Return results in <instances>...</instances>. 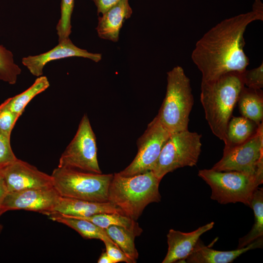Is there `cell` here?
<instances>
[{
  "mask_svg": "<svg viewBox=\"0 0 263 263\" xmlns=\"http://www.w3.org/2000/svg\"><path fill=\"white\" fill-rule=\"evenodd\" d=\"M60 197L53 186L8 192L2 203L1 214L9 210H24L49 216L55 212Z\"/></svg>",
  "mask_w": 263,
  "mask_h": 263,
  "instance_id": "cell-11",
  "label": "cell"
},
{
  "mask_svg": "<svg viewBox=\"0 0 263 263\" xmlns=\"http://www.w3.org/2000/svg\"><path fill=\"white\" fill-rule=\"evenodd\" d=\"M49 86V81L46 76L38 77L29 88L19 94L7 98L4 103L9 109L20 117L26 106L32 99Z\"/></svg>",
  "mask_w": 263,
  "mask_h": 263,
  "instance_id": "cell-21",
  "label": "cell"
},
{
  "mask_svg": "<svg viewBox=\"0 0 263 263\" xmlns=\"http://www.w3.org/2000/svg\"><path fill=\"white\" fill-rule=\"evenodd\" d=\"M94 3L98 15L103 14L109 8L117 3L120 0H92Z\"/></svg>",
  "mask_w": 263,
  "mask_h": 263,
  "instance_id": "cell-31",
  "label": "cell"
},
{
  "mask_svg": "<svg viewBox=\"0 0 263 263\" xmlns=\"http://www.w3.org/2000/svg\"><path fill=\"white\" fill-rule=\"evenodd\" d=\"M167 75L166 95L157 116L173 133L188 130L194 98L190 79L182 67L175 66Z\"/></svg>",
  "mask_w": 263,
  "mask_h": 263,
  "instance_id": "cell-4",
  "label": "cell"
},
{
  "mask_svg": "<svg viewBox=\"0 0 263 263\" xmlns=\"http://www.w3.org/2000/svg\"><path fill=\"white\" fill-rule=\"evenodd\" d=\"M104 243L106 247V252L113 263L121 262L134 263L116 244L109 241H105Z\"/></svg>",
  "mask_w": 263,
  "mask_h": 263,
  "instance_id": "cell-30",
  "label": "cell"
},
{
  "mask_svg": "<svg viewBox=\"0 0 263 263\" xmlns=\"http://www.w3.org/2000/svg\"><path fill=\"white\" fill-rule=\"evenodd\" d=\"M48 216L52 220L73 228L84 238L99 239L103 242L109 241L115 244L104 229L89 221L62 215L56 212H54Z\"/></svg>",
  "mask_w": 263,
  "mask_h": 263,
  "instance_id": "cell-19",
  "label": "cell"
},
{
  "mask_svg": "<svg viewBox=\"0 0 263 263\" xmlns=\"http://www.w3.org/2000/svg\"><path fill=\"white\" fill-rule=\"evenodd\" d=\"M263 245V237L242 248L230 251H220L205 245L199 239L185 261L188 263H229L243 253L250 250L262 248Z\"/></svg>",
  "mask_w": 263,
  "mask_h": 263,
  "instance_id": "cell-15",
  "label": "cell"
},
{
  "mask_svg": "<svg viewBox=\"0 0 263 263\" xmlns=\"http://www.w3.org/2000/svg\"><path fill=\"white\" fill-rule=\"evenodd\" d=\"M74 3L75 0H61L60 18L56 27L58 42L69 38L71 33V19Z\"/></svg>",
  "mask_w": 263,
  "mask_h": 263,
  "instance_id": "cell-26",
  "label": "cell"
},
{
  "mask_svg": "<svg viewBox=\"0 0 263 263\" xmlns=\"http://www.w3.org/2000/svg\"><path fill=\"white\" fill-rule=\"evenodd\" d=\"M21 72V69L14 62L12 53L0 45V80L14 85Z\"/></svg>",
  "mask_w": 263,
  "mask_h": 263,
  "instance_id": "cell-25",
  "label": "cell"
},
{
  "mask_svg": "<svg viewBox=\"0 0 263 263\" xmlns=\"http://www.w3.org/2000/svg\"><path fill=\"white\" fill-rule=\"evenodd\" d=\"M19 116L4 103L0 105V130L11 137L12 131Z\"/></svg>",
  "mask_w": 263,
  "mask_h": 263,
  "instance_id": "cell-29",
  "label": "cell"
},
{
  "mask_svg": "<svg viewBox=\"0 0 263 263\" xmlns=\"http://www.w3.org/2000/svg\"><path fill=\"white\" fill-rule=\"evenodd\" d=\"M256 20L263 21V14L252 10L225 19L198 40L191 57L202 74V81L246 69L249 61L244 51V35L248 25Z\"/></svg>",
  "mask_w": 263,
  "mask_h": 263,
  "instance_id": "cell-1",
  "label": "cell"
},
{
  "mask_svg": "<svg viewBox=\"0 0 263 263\" xmlns=\"http://www.w3.org/2000/svg\"><path fill=\"white\" fill-rule=\"evenodd\" d=\"M132 13L129 0H120L98 18L96 28L98 37L117 42L124 22L131 17Z\"/></svg>",
  "mask_w": 263,
  "mask_h": 263,
  "instance_id": "cell-16",
  "label": "cell"
},
{
  "mask_svg": "<svg viewBox=\"0 0 263 263\" xmlns=\"http://www.w3.org/2000/svg\"><path fill=\"white\" fill-rule=\"evenodd\" d=\"M244 86L242 72L237 71L201 81L200 101L206 119L213 134L224 143L228 122Z\"/></svg>",
  "mask_w": 263,
  "mask_h": 263,
  "instance_id": "cell-2",
  "label": "cell"
},
{
  "mask_svg": "<svg viewBox=\"0 0 263 263\" xmlns=\"http://www.w3.org/2000/svg\"><path fill=\"white\" fill-rule=\"evenodd\" d=\"M259 125L243 116L232 117L227 126L224 149L244 143L256 132Z\"/></svg>",
  "mask_w": 263,
  "mask_h": 263,
  "instance_id": "cell-20",
  "label": "cell"
},
{
  "mask_svg": "<svg viewBox=\"0 0 263 263\" xmlns=\"http://www.w3.org/2000/svg\"><path fill=\"white\" fill-rule=\"evenodd\" d=\"M214 223L211 222L190 232H183L170 229L167 234L168 252L162 263L182 261L190 255L200 237L211 229Z\"/></svg>",
  "mask_w": 263,
  "mask_h": 263,
  "instance_id": "cell-14",
  "label": "cell"
},
{
  "mask_svg": "<svg viewBox=\"0 0 263 263\" xmlns=\"http://www.w3.org/2000/svg\"><path fill=\"white\" fill-rule=\"evenodd\" d=\"M202 135L188 130L171 133L151 170L160 181L167 173L198 162L201 152Z\"/></svg>",
  "mask_w": 263,
  "mask_h": 263,
  "instance_id": "cell-7",
  "label": "cell"
},
{
  "mask_svg": "<svg viewBox=\"0 0 263 263\" xmlns=\"http://www.w3.org/2000/svg\"><path fill=\"white\" fill-rule=\"evenodd\" d=\"M250 207L254 214V223L246 235L239 240L238 248L244 247L263 237V188H258L252 196Z\"/></svg>",
  "mask_w": 263,
  "mask_h": 263,
  "instance_id": "cell-22",
  "label": "cell"
},
{
  "mask_svg": "<svg viewBox=\"0 0 263 263\" xmlns=\"http://www.w3.org/2000/svg\"><path fill=\"white\" fill-rule=\"evenodd\" d=\"M55 212L82 217L101 213H116L124 215L119 208L110 202H96L61 196L55 208Z\"/></svg>",
  "mask_w": 263,
  "mask_h": 263,
  "instance_id": "cell-17",
  "label": "cell"
},
{
  "mask_svg": "<svg viewBox=\"0 0 263 263\" xmlns=\"http://www.w3.org/2000/svg\"><path fill=\"white\" fill-rule=\"evenodd\" d=\"M241 115L259 125L263 122V92L245 87L241 90L237 101Z\"/></svg>",
  "mask_w": 263,
  "mask_h": 263,
  "instance_id": "cell-18",
  "label": "cell"
},
{
  "mask_svg": "<svg viewBox=\"0 0 263 263\" xmlns=\"http://www.w3.org/2000/svg\"><path fill=\"white\" fill-rule=\"evenodd\" d=\"M97 151L95 135L89 119L85 114L75 136L61 154L58 167L102 173Z\"/></svg>",
  "mask_w": 263,
  "mask_h": 263,
  "instance_id": "cell-8",
  "label": "cell"
},
{
  "mask_svg": "<svg viewBox=\"0 0 263 263\" xmlns=\"http://www.w3.org/2000/svg\"><path fill=\"white\" fill-rule=\"evenodd\" d=\"M51 175L53 187L61 197L109 202V188L113 174L96 173L57 166Z\"/></svg>",
  "mask_w": 263,
  "mask_h": 263,
  "instance_id": "cell-5",
  "label": "cell"
},
{
  "mask_svg": "<svg viewBox=\"0 0 263 263\" xmlns=\"http://www.w3.org/2000/svg\"><path fill=\"white\" fill-rule=\"evenodd\" d=\"M243 80L245 87L255 89L263 88V63L258 67L245 69L242 72Z\"/></svg>",
  "mask_w": 263,
  "mask_h": 263,
  "instance_id": "cell-27",
  "label": "cell"
},
{
  "mask_svg": "<svg viewBox=\"0 0 263 263\" xmlns=\"http://www.w3.org/2000/svg\"><path fill=\"white\" fill-rule=\"evenodd\" d=\"M2 171L8 192L53 186L51 175L18 158Z\"/></svg>",
  "mask_w": 263,
  "mask_h": 263,
  "instance_id": "cell-12",
  "label": "cell"
},
{
  "mask_svg": "<svg viewBox=\"0 0 263 263\" xmlns=\"http://www.w3.org/2000/svg\"><path fill=\"white\" fill-rule=\"evenodd\" d=\"M8 192L7 187L4 179L2 169H0V217L1 216V208L4 199Z\"/></svg>",
  "mask_w": 263,
  "mask_h": 263,
  "instance_id": "cell-32",
  "label": "cell"
},
{
  "mask_svg": "<svg viewBox=\"0 0 263 263\" xmlns=\"http://www.w3.org/2000/svg\"><path fill=\"white\" fill-rule=\"evenodd\" d=\"M211 169L263 176V122L259 126L256 132L245 142L224 149L222 158Z\"/></svg>",
  "mask_w": 263,
  "mask_h": 263,
  "instance_id": "cell-9",
  "label": "cell"
},
{
  "mask_svg": "<svg viewBox=\"0 0 263 263\" xmlns=\"http://www.w3.org/2000/svg\"><path fill=\"white\" fill-rule=\"evenodd\" d=\"M17 159L11 147L10 137L0 130V169H2Z\"/></svg>",
  "mask_w": 263,
  "mask_h": 263,
  "instance_id": "cell-28",
  "label": "cell"
},
{
  "mask_svg": "<svg viewBox=\"0 0 263 263\" xmlns=\"http://www.w3.org/2000/svg\"><path fill=\"white\" fill-rule=\"evenodd\" d=\"M3 229V226L0 223V233L2 231V230Z\"/></svg>",
  "mask_w": 263,
  "mask_h": 263,
  "instance_id": "cell-34",
  "label": "cell"
},
{
  "mask_svg": "<svg viewBox=\"0 0 263 263\" xmlns=\"http://www.w3.org/2000/svg\"><path fill=\"white\" fill-rule=\"evenodd\" d=\"M70 57H81L97 62L102 59V55L92 53L75 46L69 38L59 42L50 51L39 55L28 56L22 59V63L34 76L43 75L44 67L50 61Z\"/></svg>",
  "mask_w": 263,
  "mask_h": 263,
  "instance_id": "cell-13",
  "label": "cell"
},
{
  "mask_svg": "<svg viewBox=\"0 0 263 263\" xmlns=\"http://www.w3.org/2000/svg\"><path fill=\"white\" fill-rule=\"evenodd\" d=\"M198 175L210 186L211 199L221 204L240 202L249 207L253 193L263 183V176L236 171L203 169Z\"/></svg>",
  "mask_w": 263,
  "mask_h": 263,
  "instance_id": "cell-6",
  "label": "cell"
},
{
  "mask_svg": "<svg viewBox=\"0 0 263 263\" xmlns=\"http://www.w3.org/2000/svg\"><path fill=\"white\" fill-rule=\"evenodd\" d=\"M170 134L156 115L138 138V152L133 160L119 174L131 176L151 170Z\"/></svg>",
  "mask_w": 263,
  "mask_h": 263,
  "instance_id": "cell-10",
  "label": "cell"
},
{
  "mask_svg": "<svg viewBox=\"0 0 263 263\" xmlns=\"http://www.w3.org/2000/svg\"><path fill=\"white\" fill-rule=\"evenodd\" d=\"M68 216L89 221L103 229H106L112 225H118L140 232H142V229L136 222V221L126 215L119 213H101L85 217Z\"/></svg>",
  "mask_w": 263,
  "mask_h": 263,
  "instance_id": "cell-24",
  "label": "cell"
},
{
  "mask_svg": "<svg viewBox=\"0 0 263 263\" xmlns=\"http://www.w3.org/2000/svg\"><path fill=\"white\" fill-rule=\"evenodd\" d=\"M109 237L134 263L138 257L134 239L141 232L121 226L112 225L104 229Z\"/></svg>",
  "mask_w": 263,
  "mask_h": 263,
  "instance_id": "cell-23",
  "label": "cell"
},
{
  "mask_svg": "<svg viewBox=\"0 0 263 263\" xmlns=\"http://www.w3.org/2000/svg\"><path fill=\"white\" fill-rule=\"evenodd\" d=\"M160 181L152 170L131 176L114 173L109 188V202L136 221L149 204L161 201Z\"/></svg>",
  "mask_w": 263,
  "mask_h": 263,
  "instance_id": "cell-3",
  "label": "cell"
},
{
  "mask_svg": "<svg viewBox=\"0 0 263 263\" xmlns=\"http://www.w3.org/2000/svg\"><path fill=\"white\" fill-rule=\"evenodd\" d=\"M98 263H113L112 260L109 257L106 252H103L99 257Z\"/></svg>",
  "mask_w": 263,
  "mask_h": 263,
  "instance_id": "cell-33",
  "label": "cell"
}]
</instances>
